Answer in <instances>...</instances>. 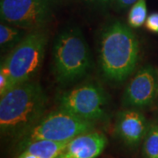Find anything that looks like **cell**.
<instances>
[{"mask_svg": "<svg viewBox=\"0 0 158 158\" xmlns=\"http://www.w3.org/2000/svg\"><path fill=\"white\" fill-rule=\"evenodd\" d=\"M48 98L41 85L28 81L12 87L0 99V130L19 141L44 116Z\"/></svg>", "mask_w": 158, "mask_h": 158, "instance_id": "obj_1", "label": "cell"}, {"mask_svg": "<svg viewBox=\"0 0 158 158\" xmlns=\"http://www.w3.org/2000/svg\"><path fill=\"white\" fill-rule=\"evenodd\" d=\"M140 45L128 25L115 20L102 30L98 41V64L109 82L119 84L135 70Z\"/></svg>", "mask_w": 158, "mask_h": 158, "instance_id": "obj_2", "label": "cell"}, {"mask_svg": "<svg viewBox=\"0 0 158 158\" xmlns=\"http://www.w3.org/2000/svg\"><path fill=\"white\" fill-rule=\"evenodd\" d=\"M53 73L62 85H71L85 77L91 67L89 46L80 29H64L53 47Z\"/></svg>", "mask_w": 158, "mask_h": 158, "instance_id": "obj_3", "label": "cell"}, {"mask_svg": "<svg viewBox=\"0 0 158 158\" xmlns=\"http://www.w3.org/2000/svg\"><path fill=\"white\" fill-rule=\"evenodd\" d=\"M48 35L40 30L30 31L1 62L0 72L8 77L10 89L31 81L39 72L45 55Z\"/></svg>", "mask_w": 158, "mask_h": 158, "instance_id": "obj_4", "label": "cell"}, {"mask_svg": "<svg viewBox=\"0 0 158 158\" xmlns=\"http://www.w3.org/2000/svg\"><path fill=\"white\" fill-rule=\"evenodd\" d=\"M94 127L93 121L79 118L59 108L44 115L18 141V150H22L34 141H69L81 134L93 131Z\"/></svg>", "mask_w": 158, "mask_h": 158, "instance_id": "obj_5", "label": "cell"}, {"mask_svg": "<svg viewBox=\"0 0 158 158\" xmlns=\"http://www.w3.org/2000/svg\"><path fill=\"white\" fill-rule=\"evenodd\" d=\"M56 101L59 108L94 122L106 116L108 98L103 87L90 82L62 91Z\"/></svg>", "mask_w": 158, "mask_h": 158, "instance_id": "obj_6", "label": "cell"}, {"mask_svg": "<svg viewBox=\"0 0 158 158\" xmlns=\"http://www.w3.org/2000/svg\"><path fill=\"white\" fill-rule=\"evenodd\" d=\"M2 21L27 31L43 28L51 18L50 0H1Z\"/></svg>", "mask_w": 158, "mask_h": 158, "instance_id": "obj_7", "label": "cell"}, {"mask_svg": "<svg viewBox=\"0 0 158 158\" xmlns=\"http://www.w3.org/2000/svg\"><path fill=\"white\" fill-rule=\"evenodd\" d=\"M158 93L156 71L151 66L141 67L127 85L122 97L125 107L141 109L152 104Z\"/></svg>", "mask_w": 158, "mask_h": 158, "instance_id": "obj_8", "label": "cell"}, {"mask_svg": "<svg viewBox=\"0 0 158 158\" xmlns=\"http://www.w3.org/2000/svg\"><path fill=\"white\" fill-rule=\"evenodd\" d=\"M144 115L137 109L127 108L117 116L115 132L118 137L130 148L137 147L148 129Z\"/></svg>", "mask_w": 158, "mask_h": 158, "instance_id": "obj_9", "label": "cell"}, {"mask_svg": "<svg viewBox=\"0 0 158 158\" xmlns=\"http://www.w3.org/2000/svg\"><path fill=\"white\" fill-rule=\"evenodd\" d=\"M107 144L104 134L90 131L74 137L57 158H97Z\"/></svg>", "mask_w": 158, "mask_h": 158, "instance_id": "obj_10", "label": "cell"}, {"mask_svg": "<svg viewBox=\"0 0 158 158\" xmlns=\"http://www.w3.org/2000/svg\"><path fill=\"white\" fill-rule=\"evenodd\" d=\"M69 141H34L20 150L18 158H57Z\"/></svg>", "mask_w": 158, "mask_h": 158, "instance_id": "obj_11", "label": "cell"}, {"mask_svg": "<svg viewBox=\"0 0 158 158\" xmlns=\"http://www.w3.org/2000/svg\"><path fill=\"white\" fill-rule=\"evenodd\" d=\"M27 30L19 28L7 23L0 25V47L2 52L12 50L28 34Z\"/></svg>", "mask_w": 158, "mask_h": 158, "instance_id": "obj_12", "label": "cell"}, {"mask_svg": "<svg viewBox=\"0 0 158 158\" xmlns=\"http://www.w3.org/2000/svg\"><path fill=\"white\" fill-rule=\"evenodd\" d=\"M147 17V0H138L130 7L127 16V25L133 28L141 27L146 22Z\"/></svg>", "mask_w": 158, "mask_h": 158, "instance_id": "obj_13", "label": "cell"}, {"mask_svg": "<svg viewBox=\"0 0 158 158\" xmlns=\"http://www.w3.org/2000/svg\"><path fill=\"white\" fill-rule=\"evenodd\" d=\"M142 152L145 158H158V124L148 127L143 139Z\"/></svg>", "mask_w": 158, "mask_h": 158, "instance_id": "obj_14", "label": "cell"}, {"mask_svg": "<svg viewBox=\"0 0 158 158\" xmlns=\"http://www.w3.org/2000/svg\"><path fill=\"white\" fill-rule=\"evenodd\" d=\"M145 27L148 31L158 34V12H152L148 15Z\"/></svg>", "mask_w": 158, "mask_h": 158, "instance_id": "obj_15", "label": "cell"}, {"mask_svg": "<svg viewBox=\"0 0 158 158\" xmlns=\"http://www.w3.org/2000/svg\"><path fill=\"white\" fill-rule=\"evenodd\" d=\"M136 1H138V0H113V4L117 10L124 11V10H127V8L131 7Z\"/></svg>", "mask_w": 158, "mask_h": 158, "instance_id": "obj_16", "label": "cell"}, {"mask_svg": "<svg viewBox=\"0 0 158 158\" xmlns=\"http://www.w3.org/2000/svg\"><path fill=\"white\" fill-rule=\"evenodd\" d=\"M86 3L98 6H106L113 3V0H85Z\"/></svg>", "mask_w": 158, "mask_h": 158, "instance_id": "obj_17", "label": "cell"}]
</instances>
